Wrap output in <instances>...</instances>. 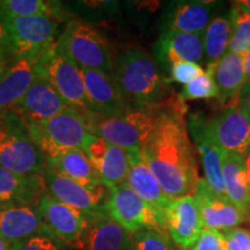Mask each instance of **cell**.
<instances>
[{
    "mask_svg": "<svg viewBox=\"0 0 250 250\" xmlns=\"http://www.w3.org/2000/svg\"><path fill=\"white\" fill-rule=\"evenodd\" d=\"M37 76L45 78L70 107L81 114L94 112L87 98L83 72L56 41L54 45L36 61Z\"/></svg>",
    "mask_w": 250,
    "mask_h": 250,
    "instance_id": "obj_6",
    "label": "cell"
},
{
    "mask_svg": "<svg viewBox=\"0 0 250 250\" xmlns=\"http://www.w3.org/2000/svg\"><path fill=\"white\" fill-rule=\"evenodd\" d=\"M112 79L129 104L156 107L167 102L169 80L145 50L126 49L116 58Z\"/></svg>",
    "mask_w": 250,
    "mask_h": 250,
    "instance_id": "obj_2",
    "label": "cell"
},
{
    "mask_svg": "<svg viewBox=\"0 0 250 250\" xmlns=\"http://www.w3.org/2000/svg\"><path fill=\"white\" fill-rule=\"evenodd\" d=\"M44 229L45 225L37 204L0 210V235L11 245L29 239Z\"/></svg>",
    "mask_w": 250,
    "mask_h": 250,
    "instance_id": "obj_25",
    "label": "cell"
},
{
    "mask_svg": "<svg viewBox=\"0 0 250 250\" xmlns=\"http://www.w3.org/2000/svg\"><path fill=\"white\" fill-rule=\"evenodd\" d=\"M249 250H250V249H249Z\"/></svg>",
    "mask_w": 250,
    "mask_h": 250,
    "instance_id": "obj_45",
    "label": "cell"
},
{
    "mask_svg": "<svg viewBox=\"0 0 250 250\" xmlns=\"http://www.w3.org/2000/svg\"><path fill=\"white\" fill-rule=\"evenodd\" d=\"M232 23L230 17L219 15L213 18L204 31V62L206 68L214 66L228 52Z\"/></svg>",
    "mask_w": 250,
    "mask_h": 250,
    "instance_id": "obj_29",
    "label": "cell"
},
{
    "mask_svg": "<svg viewBox=\"0 0 250 250\" xmlns=\"http://www.w3.org/2000/svg\"><path fill=\"white\" fill-rule=\"evenodd\" d=\"M37 208L50 232L66 246L80 249L83 234L89 224L88 217L57 201L48 190L40 197Z\"/></svg>",
    "mask_w": 250,
    "mask_h": 250,
    "instance_id": "obj_12",
    "label": "cell"
},
{
    "mask_svg": "<svg viewBox=\"0 0 250 250\" xmlns=\"http://www.w3.org/2000/svg\"><path fill=\"white\" fill-rule=\"evenodd\" d=\"M87 98L94 112L102 116H112L127 107L118 87L111 76L103 72L81 68Z\"/></svg>",
    "mask_w": 250,
    "mask_h": 250,
    "instance_id": "obj_21",
    "label": "cell"
},
{
    "mask_svg": "<svg viewBox=\"0 0 250 250\" xmlns=\"http://www.w3.org/2000/svg\"><path fill=\"white\" fill-rule=\"evenodd\" d=\"M239 105L249 115L250 117V89L245 94V95L241 96Z\"/></svg>",
    "mask_w": 250,
    "mask_h": 250,
    "instance_id": "obj_40",
    "label": "cell"
},
{
    "mask_svg": "<svg viewBox=\"0 0 250 250\" xmlns=\"http://www.w3.org/2000/svg\"><path fill=\"white\" fill-rule=\"evenodd\" d=\"M246 170H247V179H248V186L250 191V151L246 155Z\"/></svg>",
    "mask_w": 250,
    "mask_h": 250,
    "instance_id": "obj_43",
    "label": "cell"
},
{
    "mask_svg": "<svg viewBox=\"0 0 250 250\" xmlns=\"http://www.w3.org/2000/svg\"><path fill=\"white\" fill-rule=\"evenodd\" d=\"M184 115L183 102L171 100L154 132L140 149L144 161L170 201L193 196L199 181L195 149Z\"/></svg>",
    "mask_w": 250,
    "mask_h": 250,
    "instance_id": "obj_1",
    "label": "cell"
},
{
    "mask_svg": "<svg viewBox=\"0 0 250 250\" xmlns=\"http://www.w3.org/2000/svg\"><path fill=\"white\" fill-rule=\"evenodd\" d=\"M0 166L17 174L43 175L46 156L31 139L27 123L14 110L0 111Z\"/></svg>",
    "mask_w": 250,
    "mask_h": 250,
    "instance_id": "obj_5",
    "label": "cell"
},
{
    "mask_svg": "<svg viewBox=\"0 0 250 250\" xmlns=\"http://www.w3.org/2000/svg\"><path fill=\"white\" fill-rule=\"evenodd\" d=\"M104 211L131 234L142 229L167 232L165 214L140 198L126 183L109 188Z\"/></svg>",
    "mask_w": 250,
    "mask_h": 250,
    "instance_id": "obj_8",
    "label": "cell"
},
{
    "mask_svg": "<svg viewBox=\"0 0 250 250\" xmlns=\"http://www.w3.org/2000/svg\"><path fill=\"white\" fill-rule=\"evenodd\" d=\"M12 250H66V245L45 227L42 233L12 245Z\"/></svg>",
    "mask_w": 250,
    "mask_h": 250,
    "instance_id": "obj_34",
    "label": "cell"
},
{
    "mask_svg": "<svg viewBox=\"0 0 250 250\" xmlns=\"http://www.w3.org/2000/svg\"><path fill=\"white\" fill-rule=\"evenodd\" d=\"M81 250H132V234L107 214L89 219Z\"/></svg>",
    "mask_w": 250,
    "mask_h": 250,
    "instance_id": "obj_24",
    "label": "cell"
},
{
    "mask_svg": "<svg viewBox=\"0 0 250 250\" xmlns=\"http://www.w3.org/2000/svg\"><path fill=\"white\" fill-rule=\"evenodd\" d=\"M27 126L33 142L46 159L71 149L85 151L96 137L89 132L83 115L73 107L50 120L27 122Z\"/></svg>",
    "mask_w": 250,
    "mask_h": 250,
    "instance_id": "obj_4",
    "label": "cell"
},
{
    "mask_svg": "<svg viewBox=\"0 0 250 250\" xmlns=\"http://www.w3.org/2000/svg\"><path fill=\"white\" fill-rule=\"evenodd\" d=\"M206 71H210L214 79L219 103L224 108L239 105L246 85L243 56L227 52L214 66L206 68Z\"/></svg>",
    "mask_w": 250,
    "mask_h": 250,
    "instance_id": "obj_20",
    "label": "cell"
},
{
    "mask_svg": "<svg viewBox=\"0 0 250 250\" xmlns=\"http://www.w3.org/2000/svg\"><path fill=\"white\" fill-rule=\"evenodd\" d=\"M188 130L196 143L197 152H198L203 170H204L205 182L214 192L219 195H226L223 176L224 152L206 133L202 124L201 115L190 116Z\"/></svg>",
    "mask_w": 250,
    "mask_h": 250,
    "instance_id": "obj_19",
    "label": "cell"
},
{
    "mask_svg": "<svg viewBox=\"0 0 250 250\" xmlns=\"http://www.w3.org/2000/svg\"><path fill=\"white\" fill-rule=\"evenodd\" d=\"M7 29V52L14 58L37 61L55 44L57 23L50 17L2 19Z\"/></svg>",
    "mask_w": 250,
    "mask_h": 250,
    "instance_id": "obj_9",
    "label": "cell"
},
{
    "mask_svg": "<svg viewBox=\"0 0 250 250\" xmlns=\"http://www.w3.org/2000/svg\"><path fill=\"white\" fill-rule=\"evenodd\" d=\"M70 107L45 78L37 76L13 110L26 122L46 121Z\"/></svg>",
    "mask_w": 250,
    "mask_h": 250,
    "instance_id": "obj_15",
    "label": "cell"
},
{
    "mask_svg": "<svg viewBox=\"0 0 250 250\" xmlns=\"http://www.w3.org/2000/svg\"><path fill=\"white\" fill-rule=\"evenodd\" d=\"M223 176L226 196L250 220V191L247 179L246 156L224 153Z\"/></svg>",
    "mask_w": 250,
    "mask_h": 250,
    "instance_id": "obj_26",
    "label": "cell"
},
{
    "mask_svg": "<svg viewBox=\"0 0 250 250\" xmlns=\"http://www.w3.org/2000/svg\"><path fill=\"white\" fill-rule=\"evenodd\" d=\"M57 5L43 0H0V18H52L57 15Z\"/></svg>",
    "mask_w": 250,
    "mask_h": 250,
    "instance_id": "obj_30",
    "label": "cell"
},
{
    "mask_svg": "<svg viewBox=\"0 0 250 250\" xmlns=\"http://www.w3.org/2000/svg\"><path fill=\"white\" fill-rule=\"evenodd\" d=\"M37 77L36 61L15 58L0 74V111L13 110Z\"/></svg>",
    "mask_w": 250,
    "mask_h": 250,
    "instance_id": "obj_23",
    "label": "cell"
},
{
    "mask_svg": "<svg viewBox=\"0 0 250 250\" xmlns=\"http://www.w3.org/2000/svg\"><path fill=\"white\" fill-rule=\"evenodd\" d=\"M6 46H7V29H6L4 20L0 18V48L6 49Z\"/></svg>",
    "mask_w": 250,
    "mask_h": 250,
    "instance_id": "obj_39",
    "label": "cell"
},
{
    "mask_svg": "<svg viewBox=\"0 0 250 250\" xmlns=\"http://www.w3.org/2000/svg\"><path fill=\"white\" fill-rule=\"evenodd\" d=\"M170 101L156 107L127 104L112 116L96 112L83 114L89 132L124 151L142 149L154 132L161 114Z\"/></svg>",
    "mask_w": 250,
    "mask_h": 250,
    "instance_id": "obj_3",
    "label": "cell"
},
{
    "mask_svg": "<svg viewBox=\"0 0 250 250\" xmlns=\"http://www.w3.org/2000/svg\"><path fill=\"white\" fill-rule=\"evenodd\" d=\"M0 250H12V245L0 235Z\"/></svg>",
    "mask_w": 250,
    "mask_h": 250,
    "instance_id": "obj_44",
    "label": "cell"
},
{
    "mask_svg": "<svg viewBox=\"0 0 250 250\" xmlns=\"http://www.w3.org/2000/svg\"><path fill=\"white\" fill-rule=\"evenodd\" d=\"M7 50L4 48H0V74L7 66Z\"/></svg>",
    "mask_w": 250,
    "mask_h": 250,
    "instance_id": "obj_41",
    "label": "cell"
},
{
    "mask_svg": "<svg viewBox=\"0 0 250 250\" xmlns=\"http://www.w3.org/2000/svg\"><path fill=\"white\" fill-rule=\"evenodd\" d=\"M193 197L198 204L204 229L224 232L230 228L239 227L247 220L246 215L226 195L214 192L204 179H199Z\"/></svg>",
    "mask_w": 250,
    "mask_h": 250,
    "instance_id": "obj_13",
    "label": "cell"
},
{
    "mask_svg": "<svg viewBox=\"0 0 250 250\" xmlns=\"http://www.w3.org/2000/svg\"><path fill=\"white\" fill-rule=\"evenodd\" d=\"M129 158V173L126 183L140 198L165 214V208L170 199L166 196L155 175L144 161L140 149L126 151Z\"/></svg>",
    "mask_w": 250,
    "mask_h": 250,
    "instance_id": "obj_22",
    "label": "cell"
},
{
    "mask_svg": "<svg viewBox=\"0 0 250 250\" xmlns=\"http://www.w3.org/2000/svg\"><path fill=\"white\" fill-rule=\"evenodd\" d=\"M234 5L243 9L247 13H250V0H239V1L234 2Z\"/></svg>",
    "mask_w": 250,
    "mask_h": 250,
    "instance_id": "obj_42",
    "label": "cell"
},
{
    "mask_svg": "<svg viewBox=\"0 0 250 250\" xmlns=\"http://www.w3.org/2000/svg\"><path fill=\"white\" fill-rule=\"evenodd\" d=\"M229 17L232 31L228 52L243 56L250 49V13L234 5Z\"/></svg>",
    "mask_w": 250,
    "mask_h": 250,
    "instance_id": "obj_31",
    "label": "cell"
},
{
    "mask_svg": "<svg viewBox=\"0 0 250 250\" xmlns=\"http://www.w3.org/2000/svg\"><path fill=\"white\" fill-rule=\"evenodd\" d=\"M204 33H182L166 30L156 42L155 58L165 71L169 72L174 64L191 62H204Z\"/></svg>",
    "mask_w": 250,
    "mask_h": 250,
    "instance_id": "obj_16",
    "label": "cell"
},
{
    "mask_svg": "<svg viewBox=\"0 0 250 250\" xmlns=\"http://www.w3.org/2000/svg\"><path fill=\"white\" fill-rule=\"evenodd\" d=\"M57 42L80 68L100 71L112 77L114 62L107 42L90 24L71 21Z\"/></svg>",
    "mask_w": 250,
    "mask_h": 250,
    "instance_id": "obj_7",
    "label": "cell"
},
{
    "mask_svg": "<svg viewBox=\"0 0 250 250\" xmlns=\"http://www.w3.org/2000/svg\"><path fill=\"white\" fill-rule=\"evenodd\" d=\"M243 62H245L246 85H245V89H243L241 96L245 95V94L250 89V49L246 52L245 55H243ZM241 96H240V99H241ZM239 104H240V103H239Z\"/></svg>",
    "mask_w": 250,
    "mask_h": 250,
    "instance_id": "obj_38",
    "label": "cell"
},
{
    "mask_svg": "<svg viewBox=\"0 0 250 250\" xmlns=\"http://www.w3.org/2000/svg\"><path fill=\"white\" fill-rule=\"evenodd\" d=\"M165 219L168 235L180 250L189 249L204 229L193 196L170 201L165 208Z\"/></svg>",
    "mask_w": 250,
    "mask_h": 250,
    "instance_id": "obj_14",
    "label": "cell"
},
{
    "mask_svg": "<svg viewBox=\"0 0 250 250\" xmlns=\"http://www.w3.org/2000/svg\"><path fill=\"white\" fill-rule=\"evenodd\" d=\"M45 191L46 183L43 175L17 174L0 166V210L36 205Z\"/></svg>",
    "mask_w": 250,
    "mask_h": 250,
    "instance_id": "obj_18",
    "label": "cell"
},
{
    "mask_svg": "<svg viewBox=\"0 0 250 250\" xmlns=\"http://www.w3.org/2000/svg\"><path fill=\"white\" fill-rule=\"evenodd\" d=\"M217 96L218 89L213 77L210 71H204V73L183 86L177 99L181 102H184L190 101V100L217 99Z\"/></svg>",
    "mask_w": 250,
    "mask_h": 250,
    "instance_id": "obj_32",
    "label": "cell"
},
{
    "mask_svg": "<svg viewBox=\"0 0 250 250\" xmlns=\"http://www.w3.org/2000/svg\"><path fill=\"white\" fill-rule=\"evenodd\" d=\"M43 176L48 192L62 204L76 208L89 219L105 214L104 204L109 188L103 183L83 186L57 174L48 167Z\"/></svg>",
    "mask_w": 250,
    "mask_h": 250,
    "instance_id": "obj_11",
    "label": "cell"
},
{
    "mask_svg": "<svg viewBox=\"0 0 250 250\" xmlns=\"http://www.w3.org/2000/svg\"><path fill=\"white\" fill-rule=\"evenodd\" d=\"M223 235L225 250H249L250 230L242 227H235L220 232Z\"/></svg>",
    "mask_w": 250,
    "mask_h": 250,
    "instance_id": "obj_36",
    "label": "cell"
},
{
    "mask_svg": "<svg viewBox=\"0 0 250 250\" xmlns=\"http://www.w3.org/2000/svg\"><path fill=\"white\" fill-rule=\"evenodd\" d=\"M46 160L49 169L83 186L102 183L92 162L87 158L86 153L81 149H71Z\"/></svg>",
    "mask_w": 250,
    "mask_h": 250,
    "instance_id": "obj_28",
    "label": "cell"
},
{
    "mask_svg": "<svg viewBox=\"0 0 250 250\" xmlns=\"http://www.w3.org/2000/svg\"><path fill=\"white\" fill-rule=\"evenodd\" d=\"M214 2L181 1L176 2L168 15L167 30L182 33H204L213 18Z\"/></svg>",
    "mask_w": 250,
    "mask_h": 250,
    "instance_id": "obj_27",
    "label": "cell"
},
{
    "mask_svg": "<svg viewBox=\"0 0 250 250\" xmlns=\"http://www.w3.org/2000/svg\"><path fill=\"white\" fill-rule=\"evenodd\" d=\"M202 73H204V70H203L201 65L191 62H176L169 70L170 80L175 81V83H182L183 86L189 83L193 79H196Z\"/></svg>",
    "mask_w": 250,
    "mask_h": 250,
    "instance_id": "obj_35",
    "label": "cell"
},
{
    "mask_svg": "<svg viewBox=\"0 0 250 250\" xmlns=\"http://www.w3.org/2000/svg\"><path fill=\"white\" fill-rule=\"evenodd\" d=\"M188 250H225L223 235L218 230L203 229L197 241Z\"/></svg>",
    "mask_w": 250,
    "mask_h": 250,
    "instance_id": "obj_37",
    "label": "cell"
},
{
    "mask_svg": "<svg viewBox=\"0 0 250 250\" xmlns=\"http://www.w3.org/2000/svg\"><path fill=\"white\" fill-rule=\"evenodd\" d=\"M83 152L105 187L112 188L126 182L129 173L126 151L95 137Z\"/></svg>",
    "mask_w": 250,
    "mask_h": 250,
    "instance_id": "obj_17",
    "label": "cell"
},
{
    "mask_svg": "<svg viewBox=\"0 0 250 250\" xmlns=\"http://www.w3.org/2000/svg\"><path fill=\"white\" fill-rule=\"evenodd\" d=\"M208 137L226 154L246 156L250 151V117L240 105L223 108L211 117L201 116Z\"/></svg>",
    "mask_w": 250,
    "mask_h": 250,
    "instance_id": "obj_10",
    "label": "cell"
},
{
    "mask_svg": "<svg viewBox=\"0 0 250 250\" xmlns=\"http://www.w3.org/2000/svg\"><path fill=\"white\" fill-rule=\"evenodd\" d=\"M132 250H180L167 232L142 229L132 234Z\"/></svg>",
    "mask_w": 250,
    "mask_h": 250,
    "instance_id": "obj_33",
    "label": "cell"
}]
</instances>
